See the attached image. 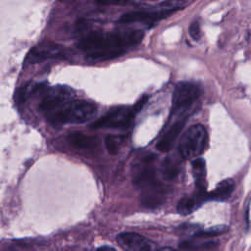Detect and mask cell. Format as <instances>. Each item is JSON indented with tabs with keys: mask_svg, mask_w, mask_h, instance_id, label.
Masks as SVG:
<instances>
[{
	"mask_svg": "<svg viewBox=\"0 0 251 251\" xmlns=\"http://www.w3.org/2000/svg\"><path fill=\"white\" fill-rule=\"evenodd\" d=\"M143 36L141 30L94 31L82 37L77 47L91 60L108 61L123 56L138 45Z\"/></svg>",
	"mask_w": 251,
	"mask_h": 251,
	"instance_id": "6da1fadb",
	"label": "cell"
},
{
	"mask_svg": "<svg viewBox=\"0 0 251 251\" xmlns=\"http://www.w3.org/2000/svg\"><path fill=\"white\" fill-rule=\"evenodd\" d=\"M96 113V106L88 101L73 99L62 108L48 113L47 120L53 126L64 124H82Z\"/></svg>",
	"mask_w": 251,
	"mask_h": 251,
	"instance_id": "7a4b0ae2",
	"label": "cell"
},
{
	"mask_svg": "<svg viewBox=\"0 0 251 251\" xmlns=\"http://www.w3.org/2000/svg\"><path fill=\"white\" fill-rule=\"evenodd\" d=\"M208 143V133L202 125H192L182 134L178 150L183 159H195L205 149Z\"/></svg>",
	"mask_w": 251,
	"mask_h": 251,
	"instance_id": "3957f363",
	"label": "cell"
},
{
	"mask_svg": "<svg viewBox=\"0 0 251 251\" xmlns=\"http://www.w3.org/2000/svg\"><path fill=\"white\" fill-rule=\"evenodd\" d=\"M75 92L66 85H56L43 89V96L39 103V109L48 114L54 112L72 101Z\"/></svg>",
	"mask_w": 251,
	"mask_h": 251,
	"instance_id": "277c9868",
	"label": "cell"
},
{
	"mask_svg": "<svg viewBox=\"0 0 251 251\" xmlns=\"http://www.w3.org/2000/svg\"><path fill=\"white\" fill-rule=\"evenodd\" d=\"M137 114L134 107H115L110 109L104 116L95 121L90 127L100 128V127H113L120 128L130 125L133 118Z\"/></svg>",
	"mask_w": 251,
	"mask_h": 251,
	"instance_id": "5b68a950",
	"label": "cell"
},
{
	"mask_svg": "<svg viewBox=\"0 0 251 251\" xmlns=\"http://www.w3.org/2000/svg\"><path fill=\"white\" fill-rule=\"evenodd\" d=\"M200 88L191 82L180 81L174 90L172 98V114L183 113L198 99Z\"/></svg>",
	"mask_w": 251,
	"mask_h": 251,
	"instance_id": "8992f818",
	"label": "cell"
},
{
	"mask_svg": "<svg viewBox=\"0 0 251 251\" xmlns=\"http://www.w3.org/2000/svg\"><path fill=\"white\" fill-rule=\"evenodd\" d=\"M176 9H165L161 11H133L128 12L121 16L119 23L121 24H132V23H144V24H154L157 23L171 14H173Z\"/></svg>",
	"mask_w": 251,
	"mask_h": 251,
	"instance_id": "52a82bcc",
	"label": "cell"
},
{
	"mask_svg": "<svg viewBox=\"0 0 251 251\" xmlns=\"http://www.w3.org/2000/svg\"><path fill=\"white\" fill-rule=\"evenodd\" d=\"M117 242L125 251H157L149 239L135 232L119 234Z\"/></svg>",
	"mask_w": 251,
	"mask_h": 251,
	"instance_id": "ba28073f",
	"label": "cell"
},
{
	"mask_svg": "<svg viewBox=\"0 0 251 251\" xmlns=\"http://www.w3.org/2000/svg\"><path fill=\"white\" fill-rule=\"evenodd\" d=\"M63 55V48L52 42H44L34 46L26 56L28 64L40 63L48 59L59 58Z\"/></svg>",
	"mask_w": 251,
	"mask_h": 251,
	"instance_id": "9c48e42d",
	"label": "cell"
},
{
	"mask_svg": "<svg viewBox=\"0 0 251 251\" xmlns=\"http://www.w3.org/2000/svg\"><path fill=\"white\" fill-rule=\"evenodd\" d=\"M141 188V203L144 207L155 208L159 206L164 200V191L160 183L154 180L145 184Z\"/></svg>",
	"mask_w": 251,
	"mask_h": 251,
	"instance_id": "30bf717a",
	"label": "cell"
},
{
	"mask_svg": "<svg viewBox=\"0 0 251 251\" xmlns=\"http://www.w3.org/2000/svg\"><path fill=\"white\" fill-rule=\"evenodd\" d=\"M185 125V118H180L176 122H175L171 126L167 129V131L164 133L162 138L158 141L156 147L159 151L167 152L169 151L179 133L181 132L183 126Z\"/></svg>",
	"mask_w": 251,
	"mask_h": 251,
	"instance_id": "8fae6325",
	"label": "cell"
},
{
	"mask_svg": "<svg viewBox=\"0 0 251 251\" xmlns=\"http://www.w3.org/2000/svg\"><path fill=\"white\" fill-rule=\"evenodd\" d=\"M206 199L207 192L205 190H198L193 196H185L181 198L176 205V210L180 215L186 216L192 213Z\"/></svg>",
	"mask_w": 251,
	"mask_h": 251,
	"instance_id": "7c38bea8",
	"label": "cell"
},
{
	"mask_svg": "<svg viewBox=\"0 0 251 251\" xmlns=\"http://www.w3.org/2000/svg\"><path fill=\"white\" fill-rule=\"evenodd\" d=\"M234 182L231 179H224L220 181L217 186L210 192H207V199L224 201L227 199L234 190Z\"/></svg>",
	"mask_w": 251,
	"mask_h": 251,
	"instance_id": "4fadbf2b",
	"label": "cell"
},
{
	"mask_svg": "<svg viewBox=\"0 0 251 251\" xmlns=\"http://www.w3.org/2000/svg\"><path fill=\"white\" fill-rule=\"evenodd\" d=\"M68 142L77 149H92L99 143L96 137L81 132H73L67 136Z\"/></svg>",
	"mask_w": 251,
	"mask_h": 251,
	"instance_id": "5bb4252c",
	"label": "cell"
},
{
	"mask_svg": "<svg viewBox=\"0 0 251 251\" xmlns=\"http://www.w3.org/2000/svg\"><path fill=\"white\" fill-rule=\"evenodd\" d=\"M192 174L195 179V185L198 190H205L206 188V169L205 160L196 158L191 163Z\"/></svg>",
	"mask_w": 251,
	"mask_h": 251,
	"instance_id": "9a60e30c",
	"label": "cell"
},
{
	"mask_svg": "<svg viewBox=\"0 0 251 251\" xmlns=\"http://www.w3.org/2000/svg\"><path fill=\"white\" fill-rule=\"evenodd\" d=\"M162 176L167 180L174 179L178 174V167L175 161L170 158L164 160L162 164Z\"/></svg>",
	"mask_w": 251,
	"mask_h": 251,
	"instance_id": "2e32d148",
	"label": "cell"
},
{
	"mask_svg": "<svg viewBox=\"0 0 251 251\" xmlns=\"http://www.w3.org/2000/svg\"><path fill=\"white\" fill-rule=\"evenodd\" d=\"M226 230H227V226H212L209 228L201 229V230L197 231L194 234V236L197 238H211V237H215L220 234H223Z\"/></svg>",
	"mask_w": 251,
	"mask_h": 251,
	"instance_id": "e0dca14e",
	"label": "cell"
},
{
	"mask_svg": "<svg viewBox=\"0 0 251 251\" xmlns=\"http://www.w3.org/2000/svg\"><path fill=\"white\" fill-rule=\"evenodd\" d=\"M124 140V136L122 135H112L109 134L106 136L105 143H106V148L108 152L111 155H117L119 151V147L122 144Z\"/></svg>",
	"mask_w": 251,
	"mask_h": 251,
	"instance_id": "ac0fdd59",
	"label": "cell"
},
{
	"mask_svg": "<svg viewBox=\"0 0 251 251\" xmlns=\"http://www.w3.org/2000/svg\"><path fill=\"white\" fill-rule=\"evenodd\" d=\"M218 245L217 242H213V241H207V242H203L200 244H197L195 241L190 240V241H183L179 244V247L181 249H185V250H204V249H212L215 248Z\"/></svg>",
	"mask_w": 251,
	"mask_h": 251,
	"instance_id": "d6986e66",
	"label": "cell"
},
{
	"mask_svg": "<svg viewBox=\"0 0 251 251\" xmlns=\"http://www.w3.org/2000/svg\"><path fill=\"white\" fill-rule=\"evenodd\" d=\"M188 32H189L190 37L193 40H199L201 37V27H200L199 22H197V21L192 22L189 25Z\"/></svg>",
	"mask_w": 251,
	"mask_h": 251,
	"instance_id": "ffe728a7",
	"label": "cell"
},
{
	"mask_svg": "<svg viewBox=\"0 0 251 251\" xmlns=\"http://www.w3.org/2000/svg\"><path fill=\"white\" fill-rule=\"evenodd\" d=\"M95 2L99 5H104V6H117V5H125L127 0H95Z\"/></svg>",
	"mask_w": 251,
	"mask_h": 251,
	"instance_id": "44dd1931",
	"label": "cell"
},
{
	"mask_svg": "<svg viewBox=\"0 0 251 251\" xmlns=\"http://www.w3.org/2000/svg\"><path fill=\"white\" fill-rule=\"evenodd\" d=\"M96 251H116V250L112 247H109V246H102V247L98 248Z\"/></svg>",
	"mask_w": 251,
	"mask_h": 251,
	"instance_id": "7402d4cb",
	"label": "cell"
}]
</instances>
